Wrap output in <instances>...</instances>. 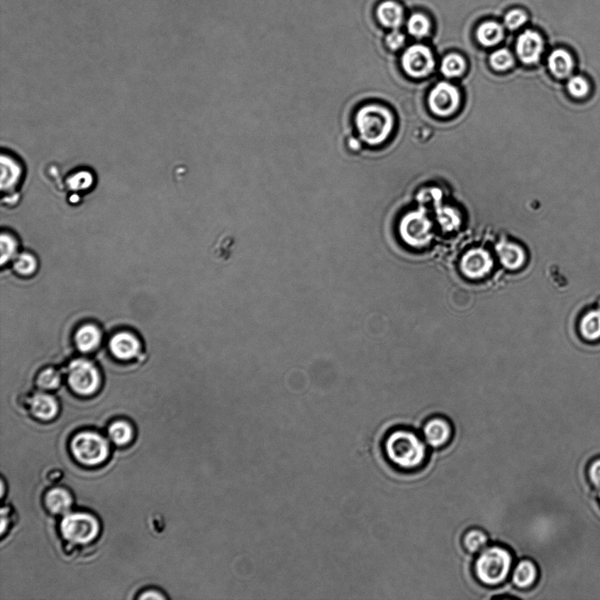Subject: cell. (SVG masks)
Returning <instances> with one entry per match:
<instances>
[{
	"mask_svg": "<svg viewBox=\"0 0 600 600\" xmlns=\"http://www.w3.org/2000/svg\"><path fill=\"white\" fill-rule=\"evenodd\" d=\"M384 451L393 465L406 470L421 467L427 455L426 444L417 434L407 430L390 433L384 443Z\"/></svg>",
	"mask_w": 600,
	"mask_h": 600,
	"instance_id": "obj_1",
	"label": "cell"
},
{
	"mask_svg": "<svg viewBox=\"0 0 600 600\" xmlns=\"http://www.w3.org/2000/svg\"><path fill=\"white\" fill-rule=\"evenodd\" d=\"M513 563V555L506 548H485L474 562V575L486 587H498L510 575Z\"/></svg>",
	"mask_w": 600,
	"mask_h": 600,
	"instance_id": "obj_2",
	"label": "cell"
},
{
	"mask_svg": "<svg viewBox=\"0 0 600 600\" xmlns=\"http://www.w3.org/2000/svg\"><path fill=\"white\" fill-rule=\"evenodd\" d=\"M355 123L360 138L370 145L384 142L393 130L392 113L384 106L368 105L357 113Z\"/></svg>",
	"mask_w": 600,
	"mask_h": 600,
	"instance_id": "obj_3",
	"label": "cell"
},
{
	"mask_svg": "<svg viewBox=\"0 0 600 600\" xmlns=\"http://www.w3.org/2000/svg\"><path fill=\"white\" fill-rule=\"evenodd\" d=\"M72 452L77 461L86 466L101 465L108 458V441L99 434L84 432L77 434L72 441Z\"/></svg>",
	"mask_w": 600,
	"mask_h": 600,
	"instance_id": "obj_4",
	"label": "cell"
},
{
	"mask_svg": "<svg viewBox=\"0 0 600 600\" xmlns=\"http://www.w3.org/2000/svg\"><path fill=\"white\" fill-rule=\"evenodd\" d=\"M400 235L412 248H421L432 240V223L424 209L407 213L400 223Z\"/></svg>",
	"mask_w": 600,
	"mask_h": 600,
	"instance_id": "obj_5",
	"label": "cell"
},
{
	"mask_svg": "<svg viewBox=\"0 0 600 600\" xmlns=\"http://www.w3.org/2000/svg\"><path fill=\"white\" fill-rule=\"evenodd\" d=\"M60 528L65 538L76 544L91 543L96 538L99 532L96 518L90 514L80 513L66 515Z\"/></svg>",
	"mask_w": 600,
	"mask_h": 600,
	"instance_id": "obj_6",
	"label": "cell"
},
{
	"mask_svg": "<svg viewBox=\"0 0 600 600\" xmlns=\"http://www.w3.org/2000/svg\"><path fill=\"white\" fill-rule=\"evenodd\" d=\"M1 192L3 200L17 197L18 192L25 182L26 167L22 158L9 150L1 152Z\"/></svg>",
	"mask_w": 600,
	"mask_h": 600,
	"instance_id": "obj_7",
	"label": "cell"
},
{
	"mask_svg": "<svg viewBox=\"0 0 600 600\" xmlns=\"http://www.w3.org/2000/svg\"><path fill=\"white\" fill-rule=\"evenodd\" d=\"M68 381L73 391L81 396H90L97 391L101 377L93 363L79 359L70 364Z\"/></svg>",
	"mask_w": 600,
	"mask_h": 600,
	"instance_id": "obj_8",
	"label": "cell"
},
{
	"mask_svg": "<svg viewBox=\"0 0 600 600\" xmlns=\"http://www.w3.org/2000/svg\"><path fill=\"white\" fill-rule=\"evenodd\" d=\"M402 64L404 71L412 78L421 79L433 72L435 62L428 48L413 45L404 52Z\"/></svg>",
	"mask_w": 600,
	"mask_h": 600,
	"instance_id": "obj_9",
	"label": "cell"
},
{
	"mask_svg": "<svg viewBox=\"0 0 600 600\" xmlns=\"http://www.w3.org/2000/svg\"><path fill=\"white\" fill-rule=\"evenodd\" d=\"M460 104V93L455 87L447 82L438 84L429 95L430 110L439 116L452 115Z\"/></svg>",
	"mask_w": 600,
	"mask_h": 600,
	"instance_id": "obj_10",
	"label": "cell"
},
{
	"mask_svg": "<svg viewBox=\"0 0 600 600\" xmlns=\"http://www.w3.org/2000/svg\"><path fill=\"white\" fill-rule=\"evenodd\" d=\"M493 260L483 249H474L462 257L461 270L470 279H480L491 271Z\"/></svg>",
	"mask_w": 600,
	"mask_h": 600,
	"instance_id": "obj_11",
	"label": "cell"
},
{
	"mask_svg": "<svg viewBox=\"0 0 600 600\" xmlns=\"http://www.w3.org/2000/svg\"><path fill=\"white\" fill-rule=\"evenodd\" d=\"M516 48L518 56L524 64H536L543 52V39L538 33L526 30L518 38Z\"/></svg>",
	"mask_w": 600,
	"mask_h": 600,
	"instance_id": "obj_12",
	"label": "cell"
},
{
	"mask_svg": "<svg viewBox=\"0 0 600 600\" xmlns=\"http://www.w3.org/2000/svg\"><path fill=\"white\" fill-rule=\"evenodd\" d=\"M423 434L427 444L430 447L441 448L451 440L452 426L445 418H433L426 423Z\"/></svg>",
	"mask_w": 600,
	"mask_h": 600,
	"instance_id": "obj_13",
	"label": "cell"
},
{
	"mask_svg": "<svg viewBox=\"0 0 600 600\" xmlns=\"http://www.w3.org/2000/svg\"><path fill=\"white\" fill-rule=\"evenodd\" d=\"M109 347L113 356L123 360L134 359L141 351V343L138 338L125 331L116 334L110 340Z\"/></svg>",
	"mask_w": 600,
	"mask_h": 600,
	"instance_id": "obj_14",
	"label": "cell"
},
{
	"mask_svg": "<svg viewBox=\"0 0 600 600\" xmlns=\"http://www.w3.org/2000/svg\"><path fill=\"white\" fill-rule=\"evenodd\" d=\"M548 67L555 78L565 79L572 74L575 61L569 50L557 49L548 57Z\"/></svg>",
	"mask_w": 600,
	"mask_h": 600,
	"instance_id": "obj_15",
	"label": "cell"
},
{
	"mask_svg": "<svg viewBox=\"0 0 600 600\" xmlns=\"http://www.w3.org/2000/svg\"><path fill=\"white\" fill-rule=\"evenodd\" d=\"M496 250L500 261L508 270H517L525 263L526 253L521 246L502 242L496 246Z\"/></svg>",
	"mask_w": 600,
	"mask_h": 600,
	"instance_id": "obj_16",
	"label": "cell"
},
{
	"mask_svg": "<svg viewBox=\"0 0 600 600\" xmlns=\"http://www.w3.org/2000/svg\"><path fill=\"white\" fill-rule=\"evenodd\" d=\"M30 406L33 415L42 421H50L56 417L58 412L56 399L47 394H36L31 400Z\"/></svg>",
	"mask_w": 600,
	"mask_h": 600,
	"instance_id": "obj_17",
	"label": "cell"
},
{
	"mask_svg": "<svg viewBox=\"0 0 600 600\" xmlns=\"http://www.w3.org/2000/svg\"><path fill=\"white\" fill-rule=\"evenodd\" d=\"M537 579H538V569L535 563L531 560L524 559L515 567L513 574L515 587L520 589H528L536 583Z\"/></svg>",
	"mask_w": 600,
	"mask_h": 600,
	"instance_id": "obj_18",
	"label": "cell"
},
{
	"mask_svg": "<svg viewBox=\"0 0 600 600\" xmlns=\"http://www.w3.org/2000/svg\"><path fill=\"white\" fill-rule=\"evenodd\" d=\"M579 330L584 340H600V309L584 313L579 320Z\"/></svg>",
	"mask_w": 600,
	"mask_h": 600,
	"instance_id": "obj_19",
	"label": "cell"
},
{
	"mask_svg": "<svg viewBox=\"0 0 600 600\" xmlns=\"http://www.w3.org/2000/svg\"><path fill=\"white\" fill-rule=\"evenodd\" d=\"M75 341L79 351L83 352L94 351L101 344V331L94 325L84 326L77 331Z\"/></svg>",
	"mask_w": 600,
	"mask_h": 600,
	"instance_id": "obj_20",
	"label": "cell"
},
{
	"mask_svg": "<svg viewBox=\"0 0 600 600\" xmlns=\"http://www.w3.org/2000/svg\"><path fill=\"white\" fill-rule=\"evenodd\" d=\"M45 504L51 513L56 514L67 513L72 504V496L64 489H51L45 496Z\"/></svg>",
	"mask_w": 600,
	"mask_h": 600,
	"instance_id": "obj_21",
	"label": "cell"
},
{
	"mask_svg": "<svg viewBox=\"0 0 600 600\" xmlns=\"http://www.w3.org/2000/svg\"><path fill=\"white\" fill-rule=\"evenodd\" d=\"M402 7L393 1H385L379 6L377 17L385 27L396 28L403 21Z\"/></svg>",
	"mask_w": 600,
	"mask_h": 600,
	"instance_id": "obj_22",
	"label": "cell"
},
{
	"mask_svg": "<svg viewBox=\"0 0 600 600\" xmlns=\"http://www.w3.org/2000/svg\"><path fill=\"white\" fill-rule=\"evenodd\" d=\"M503 38L504 29L496 22H485L477 29V39L484 46L496 45L499 42H501Z\"/></svg>",
	"mask_w": 600,
	"mask_h": 600,
	"instance_id": "obj_23",
	"label": "cell"
},
{
	"mask_svg": "<svg viewBox=\"0 0 600 600\" xmlns=\"http://www.w3.org/2000/svg\"><path fill=\"white\" fill-rule=\"evenodd\" d=\"M488 544V536L480 529H471L465 533L463 545L467 551L477 553L484 550Z\"/></svg>",
	"mask_w": 600,
	"mask_h": 600,
	"instance_id": "obj_24",
	"label": "cell"
},
{
	"mask_svg": "<svg viewBox=\"0 0 600 600\" xmlns=\"http://www.w3.org/2000/svg\"><path fill=\"white\" fill-rule=\"evenodd\" d=\"M466 62L465 59L456 54H451L443 59L441 64V72L448 78H455L463 74L465 72Z\"/></svg>",
	"mask_w": 600,
	"mask_h": 600,
	"instance_id": "obj_25",
	"label": "cell"
},
{
	"mask_svg": "<svg viewBox=\"0 0 600 600\" xmlns=\"http://www.w3.org/2000/svg\"><path fill=\"white\" fill-rule=\"evenodd\" d=\"M109 433L111 440L117 445H123L130 443L133 438V430L126 422L113 423L109 427Z\"/></svg>",
	"mask_w": 600,
	"mask_h": 600,
	"instance_id": "obj_26",
	"label": "cell"
},
{
	"mask_svg": "<svg viewBox=\"0 0 600 600\" xmlns=\"http://www.w3.org/2000/svg\"><path fill=\"white\" fill-rule=\"evenodd\" d=\"M436 213H437V218L439 221V223L443 227V229L445 231H452L457 228L461 223V219H460V216L458 213L451 208L448 207H439L436 208Z\"/></svg>",
	"mask_w": 600,
	"mask_h": 600,
	"instance_id": "obj_27",
	"label": "cell"
},
{
	"mask_svg": "<svg viewBox=\"0 0 600 600\" xmlns=\"http://www.w3.org/2000/svg\"><path fill=\"white\" fill-rule=\"evenodd\" d=\"M0 246H1V257H0V262L1 265L9 263L11 260H13L16 256L18 244L16 239L9 233H3L1 238H0Z\"/></svg>",
	"mask_w": 600,
	"mask_h": 600,
	"instance_id": "obj_28",
	"label": "cell"
},
{
	"mask_svg": "<svg viewBox=\"0 0 600 600\" xmlns=\"http://www.w3.org/2000/svg\"><path fill=\"white\" fill-rule=\"evenodd\" d=\"M408 31L415 38H424L430 31V22L422 14H414L408 22Z\"/></svg>",
	"mask_w": 600,
	"mask_h": 600,
	"instance_id": "obj_29",
	"label": "cell"
},
{
	"mask_svg": "<svg viewBox=\"0 0 600 600\" xmlns=\"http://www.w3.org/2000/svg\"><path fill=\"white\" fill-rule=\"evenodd\" d=\"M567 88L570 95L576 99H583L590 93L591 87L588 80L582 76H574L569 79Z\"/></svg>",
	"mask_w": 600,
	"mask_h": 600,
	"instance_id": "obj_30",
	"label": "cell"
},
{
	"mask_svg": "<svg viewBox=\"0 0 600 600\" xmlns=\"http://www.w3.org/2000/svg\"><path fill=\"white\" fill-rule=\"evenodd\" d=\"M36 268H38V261L30 253L20 254L14 262V270L21 275H31L36 271Z\"/></svg>",
	"mask_w": 600,
	"mask_h": 600,
	"instance_id": "obj_31",
	"label": "cell"
},
{
	"mask_svg": "<svg viewBox=\"0 0 600 600\" xmlns=\"http://www.w3.org/2000/svg\"><path fill=\"white\" fill-rule=\"evenodd\" d=\"M491 65L496 71L504 72L513 67L514 64L513 57L509 51L502 49L495 51L491 56Z\"/></svg>",
	"mask_w": 600,
	"mask_h": 600,
	"instance_id": "obj_32",
	"label": "cell"
},
{
	"mask_svg": "<svg viewBox=\"0 0 600 600\" xmlns=\"http://www.w3.org/2000/svg\"><path fill=\"white\" fill-rule=\"evenodd\" d=\"M61 384V375L54 368H47L40 372L38 378V385L43 389H55Z\"/></svg>",
	"mask_w": 600,
	"mask_h": 600,
	"instance_id": "obj_33",
	"label": "cell"
},
{
	"mask_svg": "<svg viewBox=\"0 0 600 600\" xmlns=\"http://www.w3.org/2000/svg\"><path fill=\"white\" fill-rule=\"evenodd\" d=\"M528 20V16L521 10H513L506 14L504 18V23L511 30L517 29L524 25Z\"/></svg>",
	"mask_w": 600,
	"mask_h": 600,
	"instance_id": "obj_34",
	"label": "cell"
},
{
	"mask_svg": "<svg viewBox=\"0 0 600 600\" xmlns=\"http://www.w3.org/2000/svg\"><path fill=\"white\" fill-rule=\"evenodd\" d=\"M441 196H443V194H441L440 190L430 189L423 191V192L418 195V199L422 204H425L426 202L430 201L437 208L440 205Z\"/></svg>",
	"mask_w": 600,
	"mask_h": 600,
	"instance_id": "obj_35",
	"label": "cell"
},
{
	"mask_svg": "<svg viewBox=\"0 0 600 600\" xmlns=\"http://www.w3.org/2000/svg\"><path fill=\"white\" fill-rule=\"evenodd\" d=\"M404 40H406V38L399 31H393L390 33V34L386 38V43H387V45L389 46V49L393 50H399V48L402 47L404 43Z\"/></svg>",
	"mask_w": 600,
	"mask_h": 600,
	"instance_id": "obj_36",
	"label": "cell"
},
{
	"mask_svg": "<svg viewBox=\"0 0 600 600\" xmlns=\"http://www.w3.org/2000/svg\"><path fill=\"white\" fill-rule=\"evenodd\" d=\"M589 476H590L592 483L596 486H600V459L592 462L590 470H589Z\"/></svg>",
	"mask_w": 600,
	"mask_h": 600,
	"instance_id": "obj_37",
	"label": "cell"
},
{
	"mask_svg": "<svg viewBox=\"0 0 600 600\" xmlns=\"http://www.w3.org/2000/svg\"><path fill=\"white\" fill-rule=\"evenodd\" d=\"M140 599H164V597H163V596L160 595V594H157V592L150 591V592H146V594H143L142 596V597H140Z\"/></svg>",
	"mask_w": 600,
	"mask_h": 600,
	"instance_id": "obj_38",
	"label": "cell"
},
{
	"mask_svg": "<svg viewBox=\"0 0 600 600\" xmlns=\"http://www.w3.org/2000/svg\"><path fill=\"white\" fill-rule=\"evenodd\" d=\"M599 499H600V494H599Z\"/></svg>",
	"mask_w": 600,
	"mask_h": 600,
	"instance_id": "obj_39",
	"label": "cell"
}]
</instances>
